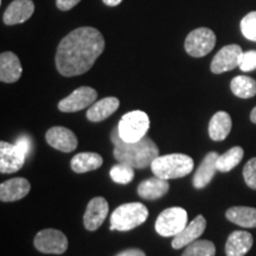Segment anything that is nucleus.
I'll list each match as a JSON object with an SVG mask.
<instances>
[{"mask_svg":"<svg viewBox=\"0 0 256 256\" xmlns=\"http://www.w3.org/2000/svg\"><path fill=\"white\" fill-rule=\"evenodd\" d=\"M104 38L98 28H78L60 42L56 68L62 76L72 78L87 72L104 50Z\"/></svg>","mask_w":256,"mask_h":256,"instance_id":"nucleus-1","label":"nucleus"},{"mask_svg":"<svg viewBox=\"0 0 256 256\" xmlns=\"http://www.w3.org/2000/svg\"><path fill=\"white\" fill-rule=\"evenodd\" d=\"M110 138L114 144V158L121 164L130 165L133 168H146L159 156L158 146L148 136L136 142H126L120 138L116 127L112 132Z\"/></svg>","mask_w":256,"mask_h":256,"instance_id":"nucleus-2","label":"nucleus"},{"mask_svg":"<svg viewBox=\"0 0 256 256\" xmlns=\"http://www.w3.org/2000/svg\"><path fill=\"white\" fill-rule=\"evenodd\" d=\"M156 177L162 179H176L190 174L194 170V159L182 153L158 156L151 164Z\"/></svg>","mask_w":256,"mask_h":256,"instance_id":"nucleus-3","label":"nucleus"},{"mask_svg":"<svg viewBox=\"0 0 256 256\" xmlns=\"http://www.w3.org/2000/svg\"><path fill=\"white\" fill-rule=\"evenodd\" d=\"M148 217V210L142 203H126L118 206L110 216V230L128 232L142 226Z\"/></svg>","mask_w":256,"mask_h":256,"instance_id":"nucleus-4","label":"nucleus"},{"mask_svg":"<svg viewBox=\"0 0 256 256\" xmlns=\"http://www.w3.org/2000/svg\"><path fill=\"white\" fill-rule=\"evenodd\" d=\"M150 130V118L145 112L133 110L122 115L118 132L124 142H136L146 136Z\"/></svg>","mask_w":256,"mask_h":256,"instance_id":"nucleus-5","label":"nucleus"},{"mask_svg":"<svg viewBox=\"0 0 256 256\" xmlns=\"http://www.w3.org/2000/svg\"><path fill=\"white\" fill-rule=\"evenodd\" d=\"M188 226V212L183 208L174 206L159 214L156 220V230L160 236L171 238L178 235Z\"/></svg>","mask_w":256,"mask_h":256,"instance_id":"nucleus-6","label":"nucleus"},{"mask_svg":"<svg viewBox=\"0 0 256 256\" xmlns=\"http://www.w3.org/2000/svg\"><path fill=\"white\" fill-rule=\"evenodd\" d=\"M216 46V34L208 28H200L191 31L185 40V51L192 57L206 56Z\"/></svg>","mask_w":256,"mask_h":256,"instance_id":"nucleus-7","label":"nucleus"},{"mask_svg":"<svg viewBox=\"0 0 256 256\" xmlns=\"http://www.w3.org/2000/svg\"><path fill=\"white\" fill-rule=\"evenodd\" d=\"M34 244L44 254H63L68 249V238L57 229H44L34 236Z\"/></svg>","mask_w":256,"mask_h":256,"instance_id":"nucleus-8","label":"nucleus"},{"mask_svg":"<svg viewBox=\"0 0 256 256\" xmlns=\"http://www.w3.org/2000/svg\"><path fill=\"white\" fill-rule=\"evenodd\" d=\"M98 92L90 87H80L60 101L58 110L63 113H75L95 104Z\"/></svg>","mask_w":256,"mask_h":256,"instance_id":"nucleus-9","label":"nucleus"},{"mask_svg":"<svg viewBox=\"0 0 256 256\" xmlns=\"http://www.w3.org/2000/svg\"><path fill=\"white\" fill-rule=\"evenodd\" d=\"M243 51L238 44H230L220 49L211 60L210 69L214 74H223L240 66Z\"/></svg>","mask_w":256,"mask_h":256,"instance_id":"nucleus-10","label":"nucleus"},{"mask_svg":"<svg viewBox=\"0 0 256 256\" xmlns=\"http://www.w3.org/2000/svg\"><path fill=\"white\" fill-rule=\"evenodd\" d=\"M26 154L16 144L0 142V172L14 174L24 166Z\"/></svg>","mask_w":256,"mask_h":256,"instance_id":"nucleus-11","label":"nucleus"},{"mask_svg":"<svg viewBox=\"0 0 256 256\" xmlns=\"http://www.w3.org/2000/svg\"><path fill=\"white\" fill-rule=\"evenodd\" d=\"M46 140L51 147L64 153L75 151L76 147L78 145V138H76L75 133L70 130L69 128L63 126L50 128L46 134Z\"/></svg>","mask_w":256,"mask_h":256,"instance_id":"nucleus-12","label":"nucleus"},{"mask_svg":"<svg viewBox=\"0 0 256 256\" xmlns=\"http://www.w3.org/2000/svg\"><path fill=\"white\" fill-rule=\"evenodd\" d=\"M110 206L108 202L104 197H95L89 202L84 216H83V224L84 228L89 232H95L104 224L106 217L108 215Z\"/></svg>","mask_w":256,"mask_h":256,"instance_id":"nucleus-13","label":"nucleus"},{"mask_svg":"<svg viewBox=\"0 0 256 256\" xmlns=\"http://www.w3.org/2000/svg\"><path fill=\"white\" fill-rule=\"evenodd\" d=\"M206 228V220L203 215H198L172 240V247L182 249L194 242L203 235Z\"/></svg>","mask_w":256,"mask_h":256,"instance_id":"nucleus-14","label":"nucleus"},{"mask_svg":"<svg viewBox=\"0 0 256 256\" xmlns=\"http://www.w3.org/2000/svg\"><path fill=\"white\" fill-rule=\"evenodd\" d=\"M34 4L32 0H14L5 10L2 20L6 25L25 23L34 14Z\"/></svg>","mask_w":256,"mask_h":256,"instance_id":"nucleus-15","label":"nucleus"},{"mask_svg":"<svg viewBox=\"0 0 256 256\" xmlns=\"http://www.w3.org/2000/svg\"><path fill=\"white\" fill-rule=\"evenodd\" d=\"M31 185L25 178H12L0 184V200L4 203L22 200L30 192Z\"/></svg>","mask_w":256,"mask_h":256,"instance_id":"nucleus-16","label":"nucleus"},{"mask_svg":"<svg viewBox=\"0 0 256 256\" xmlns=\"http://www.w3.org/2000/svg\"><path fill=\"white\" fill-rule=\"evenodd\" d=\"M23 68L16 54L5 51L0 55V81L4 83H14L20 78Z\"/></svg>","mask_w":256,"mask_h":256,"instance_id":"nucleus-17","label":"nucleus"},{"mask_svg":"<svg viewBox=\"0 0 256 256\" xmlns=\"http://www.w3.org/2000/svg\"><path fill=\"white\" fill-rule=\"evenodd\" d=\"M220 154L217 152H209L203 159L200 168H197L194 177V186L196 188H204L210 184L215 177L217 170V159Z\"/></svg>","mask_w":256,"mask_h":256,"instance_id":"nucleus-18","label":"nucleus"},{"mask_svg":"<svg viewBox=\"0 0 256 256\" xmlns=\"http://www.w3.org/2000/svg\"><path fill=\"white\" fill-rule=\"evenodd\" d=\"M254 244V238L248 232L238 230L229 235L226 243V256H244Z\"/></svg>","mask_w":256,"mask_h":256,"instance_id":"nucleus-19","label":"nucleus"},{"mask_svg":"<svg viewBox=\"0 0 256 256\" xmlns=\"http://www.w3.org/2000/svg\"><path fill=\"white\" fill-rule=\"evenodd\" d=\"M120 106L119 98L110 96V98H104L102 100L95 102L88 108L87 118L92 122H100L110 118L112 114H114L118 110Z\"/></svg>","mask_w":256,"mask_h":256,"instance_id":"nucleus-20","label":"nucleus"},{"mask_svg":"<svg viewBox=\"0 0 256 256\" xmlns=\"http://www.w3.org/2000/svg\"><path fill=\"white\" fill-rule=\"evenodd\" d=\"M170 190V185L166 179L153 177L146 179L138 186V194L144 200H156L164 197Z\"/></svg>","mask_w":256,"mask_h":256,"instance_id":"nucleus-21","label":"nucleus"},{"mask_svg":"<svg viewBox=\"0 0 256 256\" xmlns=\"http://www.w3.org/2000/svg\"><path fill=\"white\" fill-rule=\"evenodd\" d=\"M232 118L226 112H217L209 122V136L214 142H222L232 130Z\"/></svg>","mask_w":256,"mask_h":256,"instance_id":"nucleus-22","label":"nucleus"},{"mask_svg":"<svg viewBox=\"0 0 256 256\" xmlns=\"http://www.w3.org/2000/svg\"><path fill=\"white\" fill-rule=\"evenodd\" d=\"M104 159L100 154L94 152H83L76 154L70 162V166L75 174H86L101 168Z\"/></svg>","mask_w":256,"mask_h":256,"instance_id":"nucleus-23","label":"nucleus"},{"mask_svg":"<svg viewBox=\"0 0 256 256\" xmlns=\"http://www.w3.org/2000/svg\"><path fill=\"white\" fill-rule=\"evenodd\" d=\"M226 220L242 228H256V209L250 206H232L226 210Z\"/></svg>","mask_w":256,"mask_h":256,"instance_id":"nucleus-24","label":"nucleus"},{"mask_svg":"<svg viewBox=\"0 0 256 256\" xmlns=\"http://www.w3.org/2000/svg\"><path fill=\"white\" fill-rule=\"evenodd\" d=\"M230 89L238 98H252L256 95V81L249 76H236L230 83Z\"/></svg>","mask_w":256,"mask_h":256,"instance_id":"nucleus-25","label":"nucleus"},{"mask_svg":"<svg viewBox=\"0 0 256 256\" xmlns=\"http://www.w3.org/2000/svg\"><path fill=\"white\" fill-rule=\"evenodd\" d=\"M243 154H244V151L240 146H235L228 150L223 154H220L218 159H217V170L223 174L232 171L234 168H236L241 162Z\"/></svg>","mask_w":256,"mask_h":256,"instance_id":"nucleus-26","label":"nucleus"},{"mask_svg":"<svg viewBox=\"0 0 256 256\" xmlns=\"http://www.w3.org/2000/svg\"><path fill=\"white\" fill-rule=\"evenodd\" d=\"M216 247L208 240H196L186 246L182 256H215Z\"/></svg>","mask_w":256,"mask_h":256,"instance_id":"nucleus-27","label":"nucleus"},{"mask_svg":"<svg viewBox=\"0 0 256 256\" xmlns=\"http://www.w3.org/2000/svg\"><path fill=\"white\" fill-rule=\"evenodd\" d=\"M110 178L114 183L118 184H128L134 178V168L132 166L126 164H118L113 166L110 171Z\"/></svg>","mask_w":256,"mask_h":256,"instance_id":"nucleus-28","label":"nucleus"},{"mask_svg":"<svg viewBox=\"0 0 256 256\" xmlns=\"http://www.w3.org/2000/svg\"><path fill=\"white\" fill-rule=\"evenodd\" d=\"M241 31L247 40L256 42V11L250 12L242 19Z\"/></svg>","mask_w":256,"mask_h":256,"instance_id":"nucleus-29","label":"nucleus"},{"mask_svg":"<svg viewBox=\"0 0 256 256\" xmlns=\"http://www.w3.org/2000/svg\"><path fill=\"white\" fill-rule=\"evenodd\" d=\"M243 178L246 184L256 190V158H252L243 168Z\"/></svg>","mask_w":256,"mask_h":256,"instance_id":"nucleus-30","label":"nucleus"},{"mask_svg":"<svg viewBox=\"0 0 256 256\" xmlns=\"http://www.w3.org/2000/svg\"><path fill=\"white\" fill-rule=\"evenodd\" d=\"M238 68L244 72L255 70L256 69V51L250 50V51H247V52H243L241 56V60H240Z\"/></svg>","mask_w":256,"mask_h":256,"instance_id":"nucleus-31","label":"nucleus"},{"mask_svg":"<svg viewBox=\"0 0 256 256\" xmlns=\"http://www.w3.org/2000/svg\"><path fill=\"white\" fill-rule=\"evenodd\" d=\"M16 145L20 147L22 151H23L26 156L31 151V140H30V138L26 136H19L18 139L16 140Z\"/></svg>","mask_w":256,"mask_h":256,"instance_id":"nucleus-32","label":"nucleus"},{"mask_svg":"<svg viewBox=\"0 0 256 256\" xmlns=\"http://www.w3.org/2000/svg\"><path fill=\"white\" fill-rule=\"evenodd\" d=\"M80 2L81 0H56V6L57 8L62 10V11H69V10L75 8Z\"/></svg>","mask_w":256,"mask_h":256,"instance_id":"nucleus-33","label":"nucleus"},{"mask_svg":"<svg viewBox=\"0 0 256 256\" xmlns=\"http://www.w3.org/2000/svg\"><path fill=\"white\" fill-rule=\"evenodd\" d=\"M115 256H146L145 252L140 249H127V250H124L116 254Z\"/></svg>","mask_w":256,"mask_h":256,"instance_id":"nucleus-34","label":"nucleus"},{"mask_svg":"<svg viewBox=\"0 0 256 256\" xmlns=\"http://www.w3.org/2000/svg\"><path fill=\"white\" fill-rule=\"evenodd\" d=\"M107 6H118L122 2V0H102Z\"/></svg>","mask_w":256,"mask_h":256,"instance_id":"nucleus-35","label":"nucleus"},{"mask_svg":"<svg viewBox=\"0 0 256 256\" xmlns=\"http://www.w3.org/2000/svg\"><path fill=\"white\" fill-rule=\"evenodd\" d=\"M250 120H252V124H256V107L254 108V110H252V113H250Z\"/></svg>","mask_w":256,"mask_h":256,"instance_id":"nucleus-36","label":"nucleus"}]
</instances>
